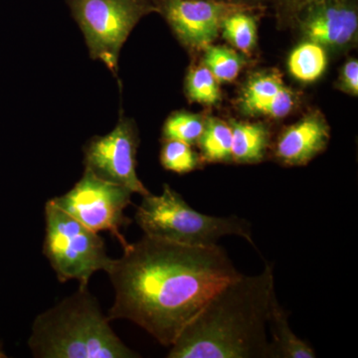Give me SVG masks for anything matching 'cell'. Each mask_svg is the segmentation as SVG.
<instances>
[{
	"mask_svg": "<svg viewBox=\"0 0 358 358\" xmlns=\"http://www.w3.org/2000/svg\"><path fill=\"white\" fill-rule=\"evenodd\" d=\"M203 65L219 83H230L239 76L245 60L243 56L233 49L211 44L204 49Z\"/></svg>",
	"mask_w": 358,
	"mask_h": 358,
	"instance_id": "obj_18",
	"label": "cell"
},
{
	"mask_svg": "<svg viewBox=\"0 0 358 358\" xmlns=\"http://www.w3.org/2000/svg\"><path fill=\"white\" fill-rule=\"evenodd\" d=\"M254 7L239 6L224 18L221 32L237 50L250 53L257 43L258 23Z\"/></svg>",
	"mask_w": 358,
	"mask_h": 358,
	"instance_id": "obj_17",
	"label": "cell"
},
{
	"mask_svg": "<svg viewBox=\"0 0 358 358\" xmlns=\"http://www.w3.org/2000/svg\"><path fill=\"white\" fill-rule=\"evenodd\" d=\"M90 56L117 76L120 52L141 18L157 8L150 0H67Z\"/></svg>",
	"mask_w": 358,
	"mask_h": 358,
	"instance_id": "obj_6",
	"label": "cell"
},
{
	"mask_svg": "<svg viewBox=\"0 0 358 358\" xmlns=\"http://www.w3.org/2000/svg\"><path fill=\"white\" fill-rule=\"evenodd\" d=\"M150 1H152V3H154V4H155V1H157V0H150Z\"/></svg>",
	"mask_w": 358,
	"mask_h": 358,
	"instance_id": "obj_25",
	"label": "cell"
},
{
	"mask_svg": "<svg viewBox=\"0 0 358 358\" xmlns=\"http://www.w3.org/2000/svg\"><path fill=\"white\" fill-rule=\"evenodd\" d=\"M155 6L179 42L196 51L215 41L224 18L242 6L220 0H157Z\"/></svg>",
	"mask_w": 358,
	"mask_h": 358,
	"instance_id": "obj_9",
	"label": "cell"
},
{
	"mask_svg": "<svg viewBox=\"0 0 358 358\" xmlns=\"http://www.w3.org/2000/svg\"><path fill=\"white\" fill-rule=\"evenodd\" d=\"M273 1H274L278 18L282 22H287V21H294V17L305 7L320 0H273Z\"/></svg>",
	"mask_w": 358,
	"mask_h": 358,
	"instance_id": "obj_22",
	"label": "cell"
},
{
	"mask_svg": "<svg viewBox=\"0 0 358 358\" xmlns=\"http://www.w3.org/2000/svg\"><path fill=\"white\" fill-rule=\"evenodd\" d=\"M275 275H240L211 296L171 346L169 358H270L268 313Z\"/></svg>",
	"mask_w": 358,
	"mask_h": 358,
	"instance_id": "obj_2",
	"label": "cell"
},
{
	"mask_svg": "<svg viewBox=\"0 0 358 358\" xmlns=\"http://www.w3.org/2000/svg\"><path fill=\"white\" fill-rule=\"evenodd\" d=\"M329 140L331 128L324 115L310 113L282 131L273 147V157L282 166H307L326 150Z\"/></svg>",
	"mask_w": 358,
	"mask_h": 358,
	"instance_id": "obj_11",
	"label": "cell"
},
{
	"mask_svg": "<svg viewBox=\"0 0 358 358\" xmlns=\"http://www.w3.org/2000/svg\"><path fill=\"white\" fill-rule=\"evenodd\" d=\"M205 121L202 115L178 110L169 115L162 127V140L183 141L190 145H196L203 133Z\"/></svg>",
	"mask_w": 358,
	"mask_h": 358,
	"instance_id": "obj_19",
	"label": "cell"
},
{
	"mask_svg": "<svg viewBox=\"0 0 358 358\" xmlns=\"http://www.w3.org/2000/svg\"><path fill=\"white\" fill-rule=\"evenodd\" d=\"M202 162L230 164L232 159V131L228 122L217 117H207L199 143Z\"/></svg>",
	"mask_w": 358,
	"mask_h": 358,
	"instance_id": "obj_15",
	"label": "cell"
},
{
	"mask_svg": "<svg viewBox=\"0 0 358 358\" xmlns=\"http://www.w3.org/2000/svg\"><path fill=\"white\" fill-rule=\"evenodd\" d=\"M28 345L36 358L141 357L115 334L98 300L82 287L37 315Z\"/></svg>",
	"mask_w": 358,
	"mask_h": 358,
	"instance_id": "obj_3",
	"label": "cell"
},
{
	"mask_svg": "<svg viewBox=\"0 0 358 358\" xmlns=\"http://www.w3.org/2000/svg\"><path fill=\"white\" fill-rule=\"evenodd\" d=\"M45 223L42 253L59 282L77 280L79 287L88 288L92 275L109 270L114 259L108 256L105 241L98 232L61 210L51 200L45 204Z\"/></svg>",
	"mask_w": 358,
	"mask_h": 358,
	"instance_id": "obj_5",
	"label": "cell"
},
{
	"mask_svg": "<svg viewBox=\"0 0 358 358\" xmlns=\"http://www.w3.org/2000/svg\"><path fill=\"white\" fill-rule=\"evenodd\" d=\"M338 87L341 91L357 96L358 95V62L352 59L345 63L339 75Z\"/></svg>",
	"mask_w": 358,
	"mask_h": 358,
	"instance_id": "obj_23",
	"label": "cell"
},
{
	"mask_svg": "<svg viewBox=\"0 0 358 358\" xmlns=\"http://www.w3.org/2000/svg\"><path fill=\"white\" fill-rule=\"evenodd\" d=\"M219 82L204 65L190 68L185 78L188 100L202 105H216L221 101Z\"/></svg>",
	"mask_w": 358,
	"mask_h": 358,
	"instance_id": "obj_20",
	"label": "cell"
},
{
	"mask_svg": "<svg viewBox=\"0 0 358 358\" xmlns=\"http://www.w3.org/2000/svg\"><path fill=\"white\" fill-rule=\"evenodd\" d=\"M270 358H315V350L296 336L289 324L288 313L275 296L268 313Z\"/></svg>",
	"mask_w": 358,
	"mask_h": 358,
	"instance_id": "obj_13",
	"label": "cell"
},
{
	"mask_svg": "<svg viewBox=\"0 0 358 358\" xmlns=\"http://www.w3.org/2000/svg\"><path fill=\"white\" fill-rule=\"evenodd\" d=\"M115 289L110 322L128 320L171 348L226 284L239 277L218 244L192 246L145 235L107 271Z\"/></svg>",
	"mask_w": 358,
	"mask_h": 358,
	"instance_id": "obj_1",
	"label": "cell"
},
{
	"mask_svg": "<svg viewBox=\"0 0 358 358\" xmlns=\"http://www.w3.org/2000/svg\"><path fill=\"white\" fill-rule=\"evenodd\" d=\"M327 66V49L315 42L306 40L289 54V73L301 83H313L319 80Z\"/></svg>",
	"mask_w": 358,
	"mask_h": 358,
	"instance_id": "obj_16",
	"label": "cell"
},
{
	"mask_svg": "<svg viewBox=\"0 0 358 358\" xmlns=\"http://www.w3.org/2000/svg\"><path fill=\"white\" fill-rule=\"evenodd\" d=\"M220 1L228 2V3L240 4V6H246L254 7V8H262L266 2L270 0H220Z\"/></svg>",
	"mask_w": 358,
	"mask_h": 358,
	"instance_id": "obj_24",
	"label": "cell"
},
{
	"mask_svg": "<svg viewBox=\"0 0 358 358\" xmlns=\"http://www.w3.org/2000/svg\"><path fill=\"white\" fill-rule=\"evenodd\" d=\"M159 159L164 169L178 174L192 173L203 164L192 145L176 140H162Z\"/></svg>",
	"mask_w": 358,
	"mask_h": 358,
	"instance_id": "obj_21",
	"label": "cell"
},
{
	"mask_svg": "<svg viewBox=\"0 0 358 358\" xmlns=\"http://www.w3.org/2000/svg\"><path fill=\"white\" fill-rule=\"evenodd\" d=\"M133 194L124 186L103 180L85 169L83 176L72 189L50 200L89 229L98 233L109 231L124 248L129 243L121 229L128 227L131 220L124 211L131 204Z\"/></svg>",
	"mask_w": 358,
	"mask_h": 358,
	"instance_id": "obj_7",
	"label": "cell"
},
{
	"mask_svg": "<svg viewBox=\"0 0 358 358\" xmlns=\"http://www.w3.org/2000/svg\"><path fill=\"white\" fill-rule=\"evenodd\" d=\"M308 41L326 49L341 50L357 36V0H320L310 4L294 17Z\"/></svg>",
	"mask_w": 358,
	"mask_h": 358,
	"instance_id": "obj_10",
	"label": "cell"
},
{
	"mask_svg": "<svg viewBox=\"0 0 358 358\" xmlns=\"http://www.w3.org/2000/svg\"><path fill=\"white\" fill-rule=\"evenodd\" d=\"M138 145L136 122L121 115L112 131L87 141L83 148L85 169L103 180L145 196L150 192L136 174Z\"/></svg>",
	"mask_w": 358,
	"mask_h": 358,
	"instance_id": "obj_8",
	"label": "cell"
},
{
	"mask_svg": "<svg viewBox=\"0 0 358 358\" xmlns=\"http://www.w3.org/2000/svg\"><path fill=\"white\" fill-rule=\"evenodd\" d=\"M296 95L285 85L278 71L260 73L245 85L240 106L249 115L271 119L287 117L296 106Z\"/></svg>",
	"mask_w": 358,
	"mask_h": 358,
	"instance_id": "obj_12",
	"label": "cell"
},
{
	"mask_svg": "<svg viewBox=\"0 0 358 358\" xmlns=\"http://www.w3.org/2000/svg\"><path fill=\"white\" fill-rule=\"evenodd\" d=\"M232 131V159L239 164H260L266 159L271 148V133L260 122H239L231 120Z\"/></svg>",
	"mask_w": 358,
	"mask_h": 358,
	"instance_id": "obj_14",
	"label": "cell"
},
{
	"mask_svg": "<svg viewBox=\"0 0 358 358\" xmlns=\"http://www.w3.org/2000/svg\"><path fill=\"white\" fill-rule=\"evenodd\" d=\"M134 219L145 235L176 243L211 246L222 237L234 235L255 246L251 225L245 219L200 213L169 185H164L159 195L150 193L143 196Z\"/></svg>",
	"mask_w": 358,
	"mask_h": 358,
	"instance_id": "obj_4",
	"label": "cell"
}]
</instances>
